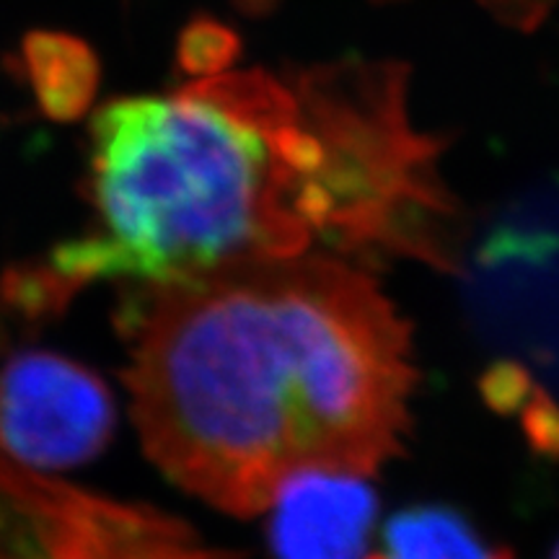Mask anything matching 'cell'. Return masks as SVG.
Masks as SVG:
<instances>
[{
  "label": "cell",
  "mask_w": 559,
  "mask_h": 559,
  "mask_svg": "<svg viewBox=\"0 0 559 559\" xmlns=\"http://www.w3.org/2000/svg\"><path fill=\"white\" fill-rule=\"evenodd\" d=\"M124 332L145 451L230 515L267 513L309 474L370 477L407 440L409 324L368 272L334 254L135 285Z\"/></svg>",
  "instance_id": "7a4b0ae2"
},
{
  "label": "cell",
  "mask_w": 559,
  "mask_h": 559,
  "mask_svg": "<svg viewBox=\"0 0 559 559\" xmlns=\"http://www.w3.org/2000/svg\"><path fill=\"white\" fill-rule=\"evenodd\" d=\"M29 52L41 102L58 117L79 115L94 88V60L86 47L60 37H41L32 41Z\"/></svg>",
  "instance_id": "52a82bcc"
},
{
  "label": "cell",
  "mask_w": 559,
  "mask_h": 559,
  "mask_svg": "<svg viewBox=\"0 0 559 559\" xmlns=\"http://www.w3.org/2000/svg\"><path fill=\"white\" fill-rule=\"evenodd\" d=\"M409 130L391 66L215 73L115 99L91 122V221L3 280L21 317L102 280L171 283L223 264L334 247L453 267V207Z\"/></svg>",
  "instance_id": "6da1fadb"
},
{
  "label": "cell",
  "mask_w": 559,
  "mask_h": 559,
  "mask_svg": "<svg viewBox=\"0 0 559 559\" xmlns=\"http://www.w3.org/2000/svg\"><path fill=\"white\" fill-rule=\"evenodd\" d=\"M272 547L277 559H368L376 495L360 474H309L275 500Z\"/></svg>",
  "instance_id": "5b68a950"
},
{
  "label": "cell",
  "mask_w": 559,
  "mask_h": 559,
  "mask_svg": "<svg viewBox=\"0 0 559 559\" xmlns=\"http://www.w3.org/2000/svg\"><path fill=\"white\" fill-rule=\"evenodd\" d=\"M236 50V41L226 29L215 24H200L187 32L185 60L194 70H218Z\"/></svg>",
  "instance_id": "ba28073f"
},
{
  "label": "cell",
  "mask_w": 559,
  "mask_h": 559,
  "mask_svg": "<svg viewBox=\"0 0 559 559\" xmlns=\"http://www.w3.org/2000/svg\"><path fill=\"white\" fill-rule=\"evenodd\" d=\"M247 3H249V5H254V0H247Z\"/></svg>",
  "instance_id": "30bf717a"
},
{
  "label": "cell",
  "mask_w": 559,
  "mask_h": 559,
  "mask_svg": "<svg viewBox=\"0 0 559 559\" xmlns=\"http://www.w3.org/2000/svg\"><path fill=\"white\" fill-rule=\"evenodd\" d=\"M456 270L489 358L485 400L559 459V181L500 207L461 247Z\"/></svg>",
  "instance_id": "3957f363"
},
{
  "label": "cell",
  "mask_w": 559,
  "mask_h": 559,
  "mask_svg": "<svg viewBox=\"0 0 559 559\" xmlns=\"http://www.w3.org/2000/svg\"><path fill=\"white\" fill-rule=\"evenodd\" d=\"M115 428V402L96 373L55 353H24L0 370V449L34 472L94 459Z\"/></svg>",
  "instance_id": "277c9868"
},
{
  "label": "cell",
  "mask_w": 559,
  "mask_h": 559,
  "mask_svg": "<svg viewBox=\"0 0 559 559\" xmlns=\"http://www.w3.org/2000/svg\"><path fill=\"white\" fill-rule=\"evenodd\" d=\"M368 559H513V551L449 506H412L383 528Z\"/></svg>",
  "instance_id": "8992f818"
},
{
  "label": "cell",
  "mask_w": 559,
  "mask_h": 559,
  "mask_svg": "<svg viewBox=\"0 0 559 559\" xmlns=\"http://www.w3.org/2000/svg\"><path fill=\"white\" fill-rule=\"evenodd\" d=\"M551 559H559V544H557V549H555V555H551Z\"/></svg>",
  "instance_id": "9c48e42d"
}]
</instances>
